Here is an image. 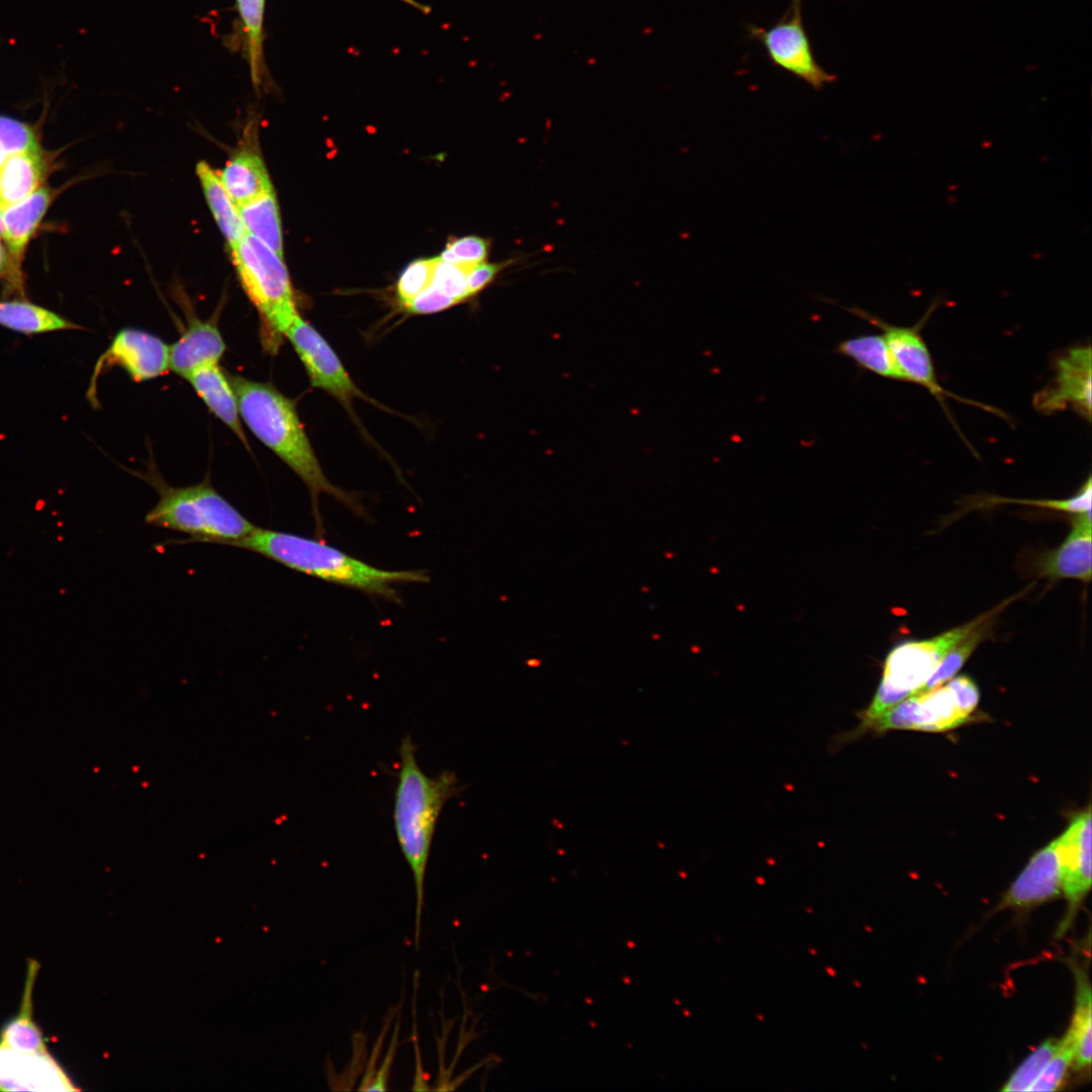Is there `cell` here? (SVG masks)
<instances>
[{
	"label": "cell",
	"mask_w": 1092,
	"mask_h": 1092,
	"mask_svg": "<svg viewBox=\"0 0 1092 1092\" xmlns=\"http://www.w3.org/2000/svg\"><path fill=\"white\" fill-rule=\"evenodd\" d=\"M1091 347L1075 346L1054 360L1055 377L1033 396L1035 410L1052 415L1068 408L1091 421Z\"/></svg>",
	"instance_id": "30bf717a"
},
{
	"label": "cell",
	"mask_w": 1092,
	"mask_h": 1092,
	"mask_svg": "<svg viewBox=\"0 0 1092 1092\" xmlns=\"http://www.w3.org/2000/svg\"><path fill=\"white\" fill-rule=\"evenodd\" d=\"M0 145L9 155L39 152L32 129L25 123L0 115Z\"/></svg>",
	"instance_id": "e575fe53"
},
{
	"label": "cell",
	"mask_w": 1092,
	"mask_h": 1092,
	"mask_svg": "<svg viewBox=\"0 0 1092 1092\" xmlns=\"http://www.w3.org/2000/svg\"><path fill=\"white\" fill-rule=\"evenodd\" d=\"M265 0H237L247 35L252 77L258 82L262 59V27Z\"/></svg>",
	"instance_id": "f546056e"
},
{
	"label": "cell",
	"mask_w": 1092,
	"mask_h": 1092,
	"mask_svg": "<svg viewBox=\"0 0 1092 1092\" xmlns=\"http://www.w3.org/2000/svg\"><path fill=\"white\" fill-rule=\"evenodd\" d=\"M218 314L206 321L195 315L188 317L180 338L169 347V369L186 378L192 371L206 364L218 363L225 351V344L217 325Z\"/></svg>",
	"instance_id": "2e32d148"
},
{
	"label": "cell",
	"mask_w": 1092,
	"mask_h": 1092,
	"mask_svg": "<svg viewBox=\"0 0 1092 1092\" xmlns=\"http://www.w3.org/2000/svg\"><path fill=\"white\" fill-rule=\"evenodd\" d=\"M231 253L242 286L258 310L262 346L274 355L299 314L287 269L282 258L248 234Z\"/></svg>",
	"instance_id": "8992f818"
},
{
	"label": "cell",
	"mask_w": 1092,
	"mask_h": 1092,
	"mask_svg": "<svg viewBox=\"0 0 1092 1092\" xmlns=\"http://www.w3.org/2000/svg\"><path fill=\"white\" fill-rule=\"evenodd\" d=\"M235 389L245 425L304 482L311 498L316 531L324 527L318 497L327 493L357 514H363L349 492L335 486L326 476L298 417L295 403L270 382H259L228 374Z\"/></svg>",
	"instance_id": "6da1fadb"
},
{
	"label": "cell",
	"mask_w": 1092,
	"mask_h": 1092,
	"mask_svg": "<svg viewBox=\"0 0 1092 1092\" xmlns=\"http://www.w3.org/2000/svg\"><path fill=\"white\" fill-rule=\"evenodd\" d=\"M1010 602L1008 600L971 622L932 638L909 640L894 647L884 662L882 678L873 700L867 708L855 714L859 720L858 725L849 731L835 734L830 743V751L838 752L845 745L856 741L869 732L874 723L889 709L916 694L956 645L984 621L1000 613Z\"/></svg>",
	"instance_id": "5b68a950"
},
{
	"label": "cell",
	"mask_w": 1092,
	"mask_h": 1092,
	"mask_svg": "<svg viewBox=\"0 0 1092 1092\" xmlns=\"http://www.w3.org/2000/svg\"><path fill=\"white\" fill-rule=\"evenodd\" d=\"M790 9L798 11L801 10V0H793L792 7Z\"/></svg>",
	"instance_id": "7bdbcfd3"
},
{
	"label": "cell",
	"mask_w": 1092,
	"mask_h": 1092,
	"mask_svg": "<svg viewBox=\"0 0 1092 1092\" xmlns=\"http://www.w3.org/2000/svg\"><path fill=\"white\" fill-rule=\"evenodd\" d=\"M285 338L293 346L313 387L329 392L349 411L354 398L373 402L353 382L326 339L300 314L287 329Z\"/></svg>",
	"instance_id": "52a82bcc"
},
{
	"label": "cell",
	"mask_w": 1092,
	"mask_h": 1092,
	"mask_svg": "<svg viewBox=\"0 0 1092 1092\" xmlns=\"http://www.w3.org/2000/svg\"><path fill=\"white\" fill-rule=\"evenodd\" d=\"M7 268V257L2 244L0 243V274Z\"/></svg>",
	"instance_id": "60d3db41"
},
{
	"label": "cell",
	"mask_w": 1092,
	"mask_h": 1092,
	"mask_svg": "<svg viewBox=\"0 0 1092 1092\" xmlns=\"http://www.w3.org/2000/svg\"><path fill=\"white\" fill-rule=\"evenodd\" d=\"M990 617L977 627L967 638L956 645L938 663L931 675L917 691L916 694L927 692L943 685L962 668L967 659L974 652L979 643L986 638L993 618ZM915 695V694H914Z\"/></svg>",
	"instance_id": "83f0119b"
},
{
	"label": "cell",
	"mask_w": 1092,
	"mask_h": 1092,
	"mask_svg": "<svg viewBox=\"0 0 1092 1092\" xmlns=\"http://www.w3.org/2000/svg\"><path fill=\"white\" fill-rule=\"evenodd\" d=\"M219 178L237 207L274 190L261 156L251 148L237 152Z\"/></svg>",
	"instance_id": "ffe728a7"
},
{
	"label": "cell",
	"mask_w": 1092,
	"mask_h": 1092,
	"mask_svg": "<svg viewBox=\"0 0 1092 1092\" xmlns=\"http://www.w3.org/2000/svg\"><path fill=\"white\" fill-rule=\"evenodd\" d=\"M398 1031H399V1020L397 1021V1024L395 1026L394 1033L392 1035L391 1042H390V1045H389V1050H388V1052H387V1054H386V1056H385V1058H384V1060L382 1062V1065H381L378 1073L375 1075V1078H373L368 1083V1086L365 1088V1090H367V1091H372V1090L373 1091H385L387 1089L386 1084H387L388 1077H389V1071H390L394 1056L396 1054L397 1044H398Z\"/></svg>",
	"instance_id": "f35d334b"
},
{
	"label": "cell",
	"mask_w": 1092,
	"mask_h": 1092,
	"mask_svg": "<svg viewBox=\"0 0 1092 1092\" xmlns=\"http://www.w3.org/2000/svg\"><path fill=\"white\" fill-rule=\"evenodd\" d=\"M7 157H8V155L5 153V151L3 150V148L0 145V167L4 163V161L6 160Z\"/></svg>",
	"instance_id": "ee69618b"
},
{
	"label": "cell",
	"mask_w": 1092,
	"mask_h": 1092,
	"mask_svg": "<svg viewBox=\"0 0 1092 1092\" xmlns=\"http://www.w3.org/2000/svg\"><path fill=\"white\" fill-rule=\"evenodd\" d=\"M0 1090L72 1091L75 1088L49 1051L19 1054L0 1046Z\"/></svg>",
	"instance_id": "5bb4252c"
},
{
	"label": "cell",
	"mask_w": 1092,
	"mask_h": 1092,
	"mask_svg": "<svg viewBox=\"0 0 1092 1092\" xmlns=\"http://www.w3.org/2000/svg\"><path fill=\"white\" fill-rule=\"evenodd\" d=\"M512 261L502 263L481 262L473 265L467 272V290L469 296L475 295L493 281L496 275Z\"/></svg>",
	"instance_id": "74e56055"
},
{
	"label": "cell",
	"mask_w": 1092,
	"mask_h": 1092,
	"mask_svg": "<svg viewBox=\"0 0 1092 1092\" xmlns=\"http://www.w3.org/2000/svg\"><path fill=\"white\" fill-rule=\"evenodd\" d=\"M1076 1006L1067 1033L1074 1045V1063L1077 1069L1090 1066L1091 1063V988L1085 973L1077 971Z\"/></svg>",
	"instance_id": "4316f807"
},
{
	"label": "cell",
	"mask_w": 1092,
	"mask_h": 1092,
	"mask_svg": "<svg viewBox=\"0 0 1092 1092\" xmlns=\"http://www.w3.org/2000/svg\"><path fill=\"white\" fill-rule=\"evenodd\" d=\"M399 766L393 802V825L400 851L410 867L416 890L415 946L421 940L425 877L437 823L444 806L460 795L456 774L442 770L435 777L424 772L417 760L411 735L398 747Z\"/></svg>",
	"instance_id": "7a4b0ae2"
},
{
	"label": "cell",
	"mask_w": 1092,
	"mask_h": 1092,
	"mask_svg": "<svg viewBox=\"0 0 1092 1092\" xmlns=\"http://www.w3.org/2000/svg\"><path fill=\"white\" fill-rule=\"evenodd\" d=\"M1060 1045V1039L1051 1037L1041 1042L1013 1072L1005 1086V1092L1028 1091L1040 1076Z\"/></svg>",
	"instance_id": "f1b7e54d"
},
{
	"label": "cell",
	"mask_w": 1092,
	"mask_h": 1092,
	"mask_svg": "<svg viewBox=\"0 0 1092 1092\" xmlns=\"http://www.w3.org/2000/svg\"><path fill=\"white\" fill-rule=\"evenodd\" d=\"M0 326L24 335L82 330L61 314L25 300L0 301Z\"/></svg>",
	"instance_id": "cb8c5ba5"
},
{
	"label": "cell",
	"mask_w": 1092,
	"mask_h": 1092,
	"mask_svg": "<svg viewBox=\"0 0 1092 1092\" xmlns=\"http://www.w3.org/2000/svg\"><path fill=\"white\" fill-rule=\"evenodd\" d=\"M43 172L39 152L9 155L0 167V208L18 203L38 189Z\"/></svg>",
	"instance_id": "7402d4cb"
},
{
	"label": "cell",
	"mask_w": 1092,
	"mask_h": 1092,
	"mask_svg": "<svg viewBox=\"0 0 1092 1092\" xmlns=\"http://www.w3.org/2000/svg\"><path fill=\"white\" fill-rule=\"evenodd\" d=\"M1074 1061V1045L1068 1035L1060 1039V1045L1046 1067L1028 1091H1055L1061 1085L1068 1068Z\"/></svg>",
	"instance_id": "1f68e13d"
},
{
	"label": "cell",
	"mask_w": 1092,
	"mask_h": 1092,
	"mask_svg": "<svg viewBox=\"0 0 1092 1092\" xmlns=\"http://www.w3.org/2000/svg\"><path fill=\"white\" fill-rule=\"evenodd\" d=\"M52 198L50 189L38 188L25 199L2 210L3 237L8 245L12 277L16 284L26 245L38 228Z\"/></svg>",
	"instance_id": "d6986e66"
},
{
	"label": "cell",
	"mask_w": 1092,
	"mask_h": 1092,
	"mask_svg": "<svg viewBox=\"0 0 1092 1092\" xmlns=\"http://www.w3.org/2000/svg\"><path fill=\"white\" fill-rule=\"evenodd\" d=\"M457 303L453 297L430 285L406 304L404 308L413 314H429L447 309Z\"/></svg>",
	"instance_id": "d590c367"
},
{
	"label": "cell",
	"mask_w": 1092,
	"mask_h": 1092,
	"mask_svg": "<svg viewBox=\"0 0 1092 1092\" xmlns=\"http://www.w3.org/2000/svg\"><path fill=\"white\" fill-rule=\"evenodd\" d=\"M969 718L970 714L962 708L947 682L902 700L883 714L870 731L875 734L894 729L940 732L957 728Z\"/></svg>",
	"instance_id": "ba28073f"
},
{
	"label": "cell",
	"mask_w": 1092,
	"mask_h": 1092,
	"mask_svg": "<svg viewBox=\"0 0 1092 1092\" xmlns=\"http://www.w3.org/2000/svg\"><path fill=\"white\" fill-rule=\"evenodd\" d=\"M39 965L28 963L25 988L17 1015L0 1031V1046L19 1054L48 1052L42 1034L32 1017V991Z\"/></svg>",
	"instance_id": "44dd1931"
},
{
	"label": "cell",
	"mask_w": 1092,
	"mask_h": 1092,
	"mask_svg": "<svg viewBox=\"0 0 1092 1092\" xmlns=\"http://www.w3.org/2000/svg\"><path fill=\"white\" fill-rule=\"evenodd\" d=\"M1091 476L1083 483L1076 494L1064 499H1023L1008 497H992L991 504H1018L1033 506L1057 511H1063L1074 515L1091 512Z\"/></svg>",
	"instance_id": "d6a6232c"
},
{
	"label": "cell",
	"mask_w": 1092,
	"mask_h": 1092,
	"mask_svg": "<svg viewBox=\"0 0 1092 1092\" xmlns=\"http://www.w3.org/2000/svg\"><path fill=\"white\" fill-rule=\"evenodd\" d=\"M245 231L283 259L282 232L274 190L238 207Z\"/></svg>",
	"instance_id": "484cf974"
},
{
	"label": "cell",
	"mask_w": 1092,
	"mask_h": 1092,
	"mask_svg": "<svg viewBox=\"0 0 1092 1092\" xmlns=\"http://www.w3.org/2000/svg\"><path fill=\"white\" fill-rule=\"evenodd\" d=\"M447 247L452 250L459 265L473 266L484 262L488 254L487 241L477 236L459 238Z\"/></svg>",
	"instance_id": "8d00e7d4"
},
{
	"label": "cell",
	"mask_w": 1092,
	"mask_h": 1092,
	"mask_svg": "<svg viewBox=\"0 0 1092 1092\" xmlns=\"http://www.w3.org/2000/svg\"><path fill=\"white\" fill-rule=\"evenodd\" d=\"M196 174L201 183L207 204L223 235L230 251L234 250L247 235L237 205L226 192L218 172L206 162L196 166Z\"/></svg>",
	"instance_id": "603a6c76"
},
{
	"label": "cell",
	"mask_w": 1092,
	"mask_h": 1092,
	"mask_svg": "<svg viewBox=\"0 0 1092 1092\" xmlns=\"http://www.w3.org/2000/svg\"><path fill=\"white\" fill-rule=\"evenodd\" d=\"M158 492L156 506L146 515L148 525L187 534L184 542L231 546L257 527L220 495L209 477L176 487L168 484L153 462L144 474L136 473Z\"/></svg>",
	"instance_id": "277c9868"
},
{
	"label": "cell",
	"mask_w": 1092,
	"mask_h": 1092,
	"mask_svg": "<svg viewBox=\"0 0 1092 1092\" xmlns=\"http://www.w3.org/2000/svg\"><path fill=\"white\" fill-rule=\"evenodd\" d=\"M401 1H404L405 3L411 4V5H414V6H416L417 8H419V9H421L423 11H428V7L422 5V4H420V3H418V2H416L414 0H401Z\"/></svg>",
	"instance_id": "b9f144b4"
},
{
	"label": "cell",
	"mask_w": 1092,
	"mask_h": 1092,
	"mask_svg": "<svg viewBox=\"0 0 1092 1092\" xmlns=\"http://www.w3.org/2000/svg\"><path fill=\"white\" fill-rule=\"evenodd\" d=\"M1062 887L1071 912L1091 887V810L1075 816L1058 837Z\"/></svg>",
	"instance_id": "4fadbf2b"
},
{
	"label": "cell",
	"mask_w": 1092,
	"mask_h": 1092,
	"mask_svg": "<svg viewBox=\"0 0 1092 1092\" xmlns=\"http://www.w3.org/2000/svg\"><path fill=\"white\" fill-rule=\"evenodd\" d=\"M231 546L249 550L328 582L392 601H398L396 584L429 580L427 573L421 570L380 569L323 541L277 530L256 527Z\"/></svg>",
	"instance_id": "3957f363"
},
{
	"label": "cell",
	"mask_w": 1092,
	"mask_h": 1092,
	"mask_svg": "<svg viewBox=\"0 0 1092 1092\" xmlns=\"http://www.w3.org/2000/svg\"><path fill=\"white\" fill-rule=\"evenodd\" d=\"M844 308L883 331V336L907 382L923 386L941 403L945 397L950 396L961 401L978 404L972 400L956 396L938 383L931 354L918 330L919 325L915 327L893 326L860 307Z\"/></svg>",
	"instance_id": "7c38bea8"
},
{
	"label": "cell",
	"mask_w": 1092,
	"mask_h": 1092,
	"mask_svg": "<svg viewBox=\"0 0 1092 1092\" xmlns=\"http://www.w3.org/2000/svg\"><path fill=\"white\" fill-rule=\"evenodd\" d=\"M415 1010L416 1009L414 1008V1035H413V1037H414V1045H415V1051H416L417 1064H416V1074H415L416 1077H415V1080H414L415 1087L413 1089L414 1090H428L429 1087L427 1086L425 1073L423 1071L422 1060H420L421 1056H420V1049H419L418 1037H417V1024H416V1015H415L416 1012H415Z\"/></svg>",
	"instance_id": "ab89813d"
},
{
	"label": "cell",
	"mask_w": 1092,
	"mask_h": 1092,
	"mask_svg": "<svg viewBox=\"0 0 1092 1092\" xmlns=\"http://www.w3.org/2000/svg\"><path fill=\"white\" fill-rule=\"evenodd\" d=\"M1071 532L1056 549L1040 558V574L1052 579L1073 578L1091 580L1092 524L1091 512L1077 514Z\"/></svg>",
	"instance_id": "e0dca14e"
},
{
	"label": "cell",
	"mask_w": 1092,
	"mask_h": 1092,
	"mask_svg": "<svg viewBox=\"0 0 1092 1092\" xmlns=\"http://www.w3.org/2000/svg\"><path fill=\"white\" fill-rule=\"evenodd\" d=\"M117 365L136 381H146L169 370V346L159 337L133 328L116 333L97 360L88 388V399L97 403V379L106 367Z\"/></svg>",
	"instance_id": "8fae6325"
},
{
	"label": "cell",
	"mask_w": 1092,
	"mask_h": 1092,
	"mask_svg": "<svg viewBox=\"0 0 1092 1092\" xmlns=\"http://www.w3.org/2000/svg\"><path fill=\"white\" fill-rule=\"evenodd\" d=\"M834 352L850 358L864 370L885 378L907 382L883 335H867L840 341Z\"/></svg>",
	"instance_id": "d4e9b609"
},
{
	"label": "cell",
	"mask_w": 1092,
	"mask_h": 1092,
	"mask_svg": "<svg viewBox=\"0 0 1092 1092\" xmlns=\"http://www.w3.org/2000/svg\"><path fill=\"white\" fill-rule=\"evenodd\" d=\"M186 379L208 410L218 418L251 451L242 425L235 389L218 363L206 364L192 371Z\"/></svg>",
	"instance_id": "ac0fdd59"
},
{
	"label": "cell",
	"mask_w": 1092,
	"mask_h": 1092,
	"mask_svg": "<svg viewBox=\"0 0 1092 1092\" xmlns=\"http://www.w3.org/2000/svg\"><path fill=\"white\" fill-rule=\"evenodd\" d=\"M0 236H2V237L4 236L3 214H2V209L1 208H0Z\"/></svg>",
	"instance_id": "f6af8a7d"
},
{
	"label": "cell",
	"mask_w": 1092,
	"mask_h": 1092,
	"mask_svg": "<svg viewBox=\"0 0 1092 1092\" xmlns=\"http://www.w3.org/2000/svg\"><path fill=\"white\" fill-rule=\"evenodd\" d=\"M434 265L435 258L418 259L403 270L396 283V295L403 307L431 285Z\"/></svg>",
	"instance_id": "4dcf8cb0"
},
{
	"label": "cell",
	"mask_w": 1092,
	"mask_h": 1092,
	"mask_svg": "<svg viewBox=\"0 0 1092 1092\" xmlns=\"http://www.w3.org/2000/svg\"><path fill=\"white\" fill-rule=\"evenodd\" d=\"M750 32L761 41L776 66L795 75L812 88L819 90L834 82L836 77L825 71L815 60L801 11L790 9L774 26L767 29L752 26Z\"/></svg>",
	"instance_id": "9c48e42d"
},
{
	"label": "cell",
	"mask_w": 1092,
	"mask_h": 1092,
	"mask_svg": "<svg viewBox=\"0 0 1092 1092\" xmlns=\"http://www.w3.org/2000/svg\"><path fill=\"white\" fill-rule=\"evenodd\" d=\"M471 266L450 264L435 258L431 285L453 297L458 303L467 299V272Z\"/></svg>",
	"instance_id": "836d02e7"
},
{
	"label": "cell",
	"mask_w": 1092,
	"mask_h": 1092,
	"mask_svg": "<svg viewBox=\"0 0 1092 1092\" xmlns=\"http://www.w3.org/2000/svg\"><path fill=\"white\" fill-rule=\"evenodd\" d=\"M1062 892L1056 838L1033 854L1003 896L998 908H1027L1052 900Z\"/></svg>",
	"instance_id": "9a60e30c"
}]
</instances>
